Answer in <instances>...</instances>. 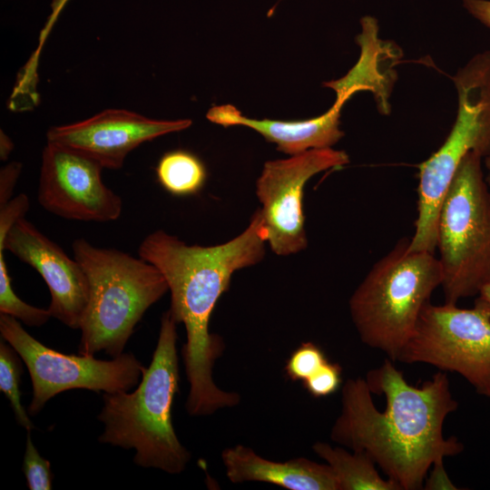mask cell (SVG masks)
<instances>
[{"label":"cell","mask_w":490,"mask_h":490,"mask_svg":"<svg viewBox=\"0 0 490 490\" xmlns=\"http://www.w3.org/2000/svg\"><path fill=\"white\" fill-rule=\"evenodd\" d=\"M397 361L425 363L457 373L477 394L490 399V317L476 303L472 309H462L429 301Z\"/></svg>","instance_id":"7"},{"label":"cell","mask_w":490,"mask_h":490,"mask_svg":"<svg viewBox=\"0 0 490 490\" xmlns=\"http://www.w3.org/2000/svg\"><path fill=\"white\" fill-rule=\"evenodd\" d=\"M14 144L11 139L1 130L0 134V158L5 161L13 151Z\"/></svg>","instance_id":"27"},{"label":"cell","mask_w":490,"mask_h":490,"mask_svg":"<svg viewBox=\"0 0 490 490\" xmlns=\"http://www.w3.org/2000/svg\"><path fill=\"white\" fill-rule=\"evenodd\" d=\"M457 93L455 122L433 153L443 167L456 170L465 155H490V50L473 55L453 76Z\"/></svg>","instance_id":"13"},{"label":"cell","mask_w":490,"mask_h":490,"mask_svg":"<svg viewBox=\"0 0 490 490\" xmlns=\"http://www.w3.org/2000/svg\"><path fill=\"white\" fill-rule=\"evenodd\" d=\"M4 249H0V313L21 320L29 327H40L52 317L48 309H39L23 301L14 291L8 274Z\"/></svg>","instance_id":"19"},{"label":"cell","mask_w":490,"mask_h":490,"mask_svg":"<svg viewBox=\"0 0 490 490\" xmlns=\"http://www.w3.org/2000/svg\"><path fill=\"white\" fill-rule=\"evenodd\" d=\"M483 158L467 152L443 200L436 249L446 303L476 297L490 284V187Z\"/></svg>","instance_id":"6"},{"label":"cell","mask_w":490,"mask_h":490,"mask_svg":"<svg viewBox=\"0 0 490 490\" xmlns=\"http://www.w3.org/2000/svg\"><path fill=\"white\" fill-rule=\"evenodd\" d=\"M266 241L263 218L257 210L245 230L223 244L187 245L164 230H155L139 247V257L153 264L165 278L171 291L169 312L186 329L181 353L190 384L185 407L191 416H209L240 401L238 393L222 390L213 381V367L224 344L220 337L210 332L209 324L232 274L260 261Z\"/></svg>","instance_id":"2"},{"label":"cell","mask_w":490,"mask_h":490,"mask_svg":"<svg viewBox=\"0 0 490 490\" xmlns=\"http://www.w3.org/2000/svg\"><path fill=\"white\" fill-rule=\"evenodd\" d=\"M70 0H53L51 3V12L47 17L46 23L44 24L43 29L40 32V36L38 39V44L36 49L32 54L31 57L28 60V64L33 67H38V61L40 54L44 44L46 38L48 37L54 24L56 23L58 16Z\"/></svg>","instance_id":"23"},{"label":"cell","mask_w":490,"mask_h":490,"mask_svg":"<svg viewBox=\"0 0 490 490\" xmlns=\"http://www.w3.org/2000/svg\"><path fill=\"white\" fill-rule=\"evenodd\" d=\"M444 462L436 464L432 466L430 475L426 478L425 489H457V487L449 480L444 468Z\"/></svg>","instance_id":"26"},{"label":"cell","mask_w":490,"mask_h":490,"mask_svg":"<svg viewBox=\"0 0 490 490\" xmlns=\"http://www.w3.org/2000/svg\"><path fill=\"white\" fill-rule=\"evenodd\" d=\"M349 162L344 151L313 149L284 160L270 161L257 181V196L267 233V241L277 255L303 250L305 232L303 195L307 181L321 172Z\"/></svg>","instance_id":"9"},{"label":"cell","mask_w":490,"mask_h":490,"mask_svg":"<svg viewBox=\"0 0 490 490\" xmlns=\"http://www.w3.org/2000/svg\"><path fill=\"white\" fill-rule=\"evenodd\" d=\"M103 169L100 163L76 151L47 142L42 153L39 204L68 220H117L122 201L103 183Z\"/></svg>","instance_id":"10"},{"label":"cell","mask_w":490,"mask_h":490,"mask_svg":"<svg viewBox=\"0 0 490 490\" xmlns=\"http://www.w3.org/2000/svg\"><path fill=\"white\" fill-rule=\"evenodd\" d=\"M485 180H486L487 184L490 187V171H489V173L485 176Z\"/></svg>","instance_id":"30"},{"label":"cell","mask_w":490,"mask_h":490,"mask_svg":"<svg viewBox=\"0 0 490 490\" xmlns=\"http://www.w3.org/2000/svg\"><path fill=\"white\" fill-rule=\"evenodd\" d=\"M312 449L330 466L339 490H400L395 482L379 475L374 460L364 452L349 453L324 442H316Z\"/></svg>","instance_id":"16"},{"label":"cell","mask_w":490,"mask_h":490,"mask_svg":"<svg viewBox=\"0 0 490 490\" xmlns=\"http://www.w3.org/2000/svg\"><path fill=\"white\" fill-rule=\"evenodd\" d=\"M393 362L387 358L366 378L345 382L330 438L368 455L400 490H416L434 465L464 449L456 437L443 433L458 404L446 372L413 386Z\"/></svg>","instance_id":"1"},{"label":"cell","mask_w":490,"mask_h":490,"mask_svg":"<svg viewBox=\"0 0 490 490\" xmlns=\"http://www.w3.org/2000/svg\"><path fill=\"white\" fill-rule=\"evenodd\" d=\"M23 470L30 490H50L54 475L50 462L44 458L34 446L30 431H27Z\"/></svg>","instance_id":"21"},{"label":"cell","mask_w":490,"mask_h":490,"mask_svg":"<svg viewBox=\"0 0 490 490\" xmlns=\"http://www.w3.org/2000/svg\"><path fill=\"white\" fill-rule=\"evenodd\" d=\"M156 175L161 185L176 196L197 193L207 177L203 162L184 150L166 152L158 162Z\"/></svg>","instance_id":"17"},{"label":"cell","mask_w":490,"mask_h":490,"mask_svg":"<svg viewBox=\"0 0 490 490\" xmlns=\"http://www.w3.org/2000/svg\"><path fill=\"white\" fill-rule=\"evenodd\" d=\"M402 239L377 261L349 299L361 341L397 358L411 337L424 306L442 283L435 253L409 249Z\"/></svg>","instance_id":"5"},{"label":"cell","mask_w":490,"mask_h":490,"mask_svg":"<svg viewBox=\"0 0 490 490\" xmlns=\"http://www.w3.org/2000/svg\"><path fill=\"white\" fill-rule=\"evenodd\" d=\"M74 259L89 282V299L80 329L79 354L122 353L145 311L168 290L153 264L114 249L97 248L84 239L73 243Z\"/></svg>","instance_id":"4"},{"label":"cell","mask_w":490,"mask_h":490,"mask_svg":"<svg viewBox=\"0 0 490 490\" xmlns=\"http://www.w3.org/2000/svg\"><path fill=\"white\" fill-rule=\"evenodd\" d=\"M18 353L7 344L0 342V390L10 402L19 425L27 431L34 426L21 403L20 380L23 373L22 363Z\"/></svg>","instance_id":"18"},{"label":"cell","mask_w":490,"mask_h":490,"mask_svg":"<svg viewBox=\"0 0 490 490\" xmlns=\"http://www.w3.org/2000/svg\"><path fill=\"white\" fill-rule=\"evenodd\" d=\"M20 162H11L5 166L0 172V207L5 205L13 195V191L21 172Z\"/></svg>","instance_id":"24"},{"label":"cell","mask_w":490,"mask_h":490,"mask_svg":"<svg viewBox=\"0 0 490 490\" xmlns=\"http://www.w3.org/2000/svg\"><path fill=\"white\" fill-rule=\"evenodd\" d=\"M344 103L334 104L318 117L283 122L270 119L256 120L244 116L231 104L211 107L206 117L223 127L244 125L260 133L268 142L277 144L279 152L291 156L313 149L331 148L343 136L340 112Z\"/></svg>","instance_id":"14"},{"label":"cell","mask_w":490,"mask_h":490,"mask_svg":"<svg viewBox=\"0 0 490 490\" xmlns=\"http://www.w3.org/2000/svg\"><path fill=\"white\" fill-rule=\"evenodd\" d=\"M475 303L482 306L490 317V284L482 289L480 293L476 296Z\"/></svg>","instance_id":"28"},{"label":"cell","mask_w":490,"mask_h":490,"mask_svg":"<svg viewBox=\"0 0 490 490\" xmlns=\"http://www.w3.org/2000/svg\"><path fill=\"white\" fill-rule=\"evenodd\" d=\"M1 337L18 353L32 381L33 396L28 407L34 416L59 393L74 388L113 394L132 389L144 367L132 353L111 360L93 356L66 355L32 337L15 318L0 313Z\"/></svg>","instance_id":"8"},{"label":"cell","mask_w":490,"mask_h":490,"mask_svg":"<svg viewBox=\"0 0 490 490\" xmlns=\"http://www.w3.org/2000/svg\"><path fill=\"white\" fill-rule=\"evenodd\" d=\"M484 162L488 171H490V155L484 159Z\"/></svg>","instance_id":"29"},{"label":"cell","mask_w":490,"mask_h":490,"mask_svg":"<svg viewBox=\"0 0 490 490\" xmlns=\"http://www.w3.org/2000/svg\"><path fill=\"white\" fill-rule=\"evenodd\" d=\"M342 384V368L339 364L327 361L303 385L313 397H324L337 392Z\"/></svg>","instance_id":"22"},{"label":"cell","mask_w":490,"mask_h":490,"mask_svg":"<svg viewBox=\"0 0 490 490\" xmlns=\"http://www.w3.org/2000/svg\"><path fill=\"white\" fill-rule=\"evenodd\" d=\"M191 125L190 119L162 121L127 110L108 109L81 122L52 127L46 139L94 160L103 168L119 169L128 153L142 143Z\"/></svg>","instance_id":"11"},{"label":"cell","mask_w":490,"mask_h":490,"mask_svg":"<svg viewBox=\"0 0 490 490\" xmlns=\"http://www.w3.org/2000/svg\"><path fill=\"white\" fill-rule=\"evenodd\" d=\"M221 460L227 478L234 484L263 482L289 490H339L336 475L328 464L305 457L271 461L248 446L237 445L225 448Z\"/></svg>","instance_id":"15"},{"label":"cell","mask_w":490,"mask_h":490,"mask_svg":"<svg viewBox=\"0 0 490 490\" xmlns=\"http://www.w3.org/2000/svg\"><path fill=\"white\" fill-rule=\"evenodd\" d=\"M0 248L34 268L45 281L51 316L71 328H80L89 299V282L81 264L67 256L24 217L0 234Z\"/></svg>","instance_id":"12"},{"label":"cell","mask_w":490,"mask_h":490,"mask_svg":"<svg viewBox=\"0 0 490 490\" xmlns=\"http://www.w3.org/2000/svg\"><path fill=\"white\" fill-rule=\"evenodd\" d=\"M328 360L320 347L313 342L301 343L289 356L285 372L292 381H305L314 375Z\"/></svg>","instance_id":"20"},{"label":"cell","mask_w":490,"mask_h":490,"mask_svg":"<svg viewBox=\"0 0 490 490\" xmlns=\"http://www.w3.org/2000/svg\"><path fill=\"white\" fill-rule=\"evenodd\" d=\"M176 324L169 310L162 314L157 345L141 383L132 393H105L98 415L104 425L100 443L134 448L135 465L172 475L183 472L191 459L172 418L180 381Z\"/></svg>","instance_id":"3"},{"label":"cell","mask_w":490,"mask_h":490,"mask_svg":"<svg viewBox=\"0 0 490 490\" xmlns=\"http://www.w3.org/2000/svg\"><path fill=\"white\" fill-rule=\"evenodd\" d=\"M462 5L473 18L490 29V0H462Z\"/></svg>","instance_id":"25"}]
</instances>
